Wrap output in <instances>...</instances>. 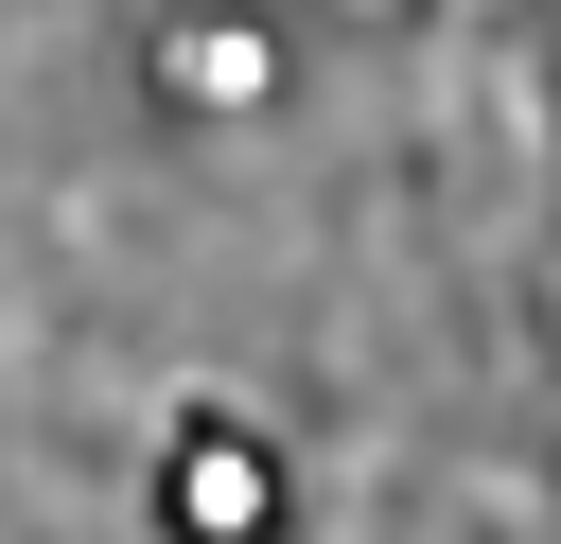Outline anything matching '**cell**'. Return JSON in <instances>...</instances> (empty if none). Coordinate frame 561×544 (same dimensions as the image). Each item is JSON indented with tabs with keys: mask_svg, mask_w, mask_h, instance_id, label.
<instances>
[{
	"mask_svg": "<svg viewBox=\"0 0 561 544\" xmlns=\"http://www.w3.org/2000/svg\"><path fill=\"white\" fill-rule=\"evenodd\" d=\"M175 88H193V105H245V88H263V35H175Z\"/></svg>",
	"mask_w": 561,
	"mask_h": 544,
	"instance_id": "obj_1",
	"label": "cell"
},
{
	"mask_svg": "<svg viewBox=\"0 0 561 544\" xmlns=\"http://www.w3.org/2000/svg\"><path fill=\"white\" fill-rule=\"evenodd\" d=\"M175 509H193V526H263V456H193Z\"/></svg>",
	"mask_w": 561,
	"mask_h": 544,
	"instance_id": "obj_2",
	"label": "cell"
}]
</instances>
